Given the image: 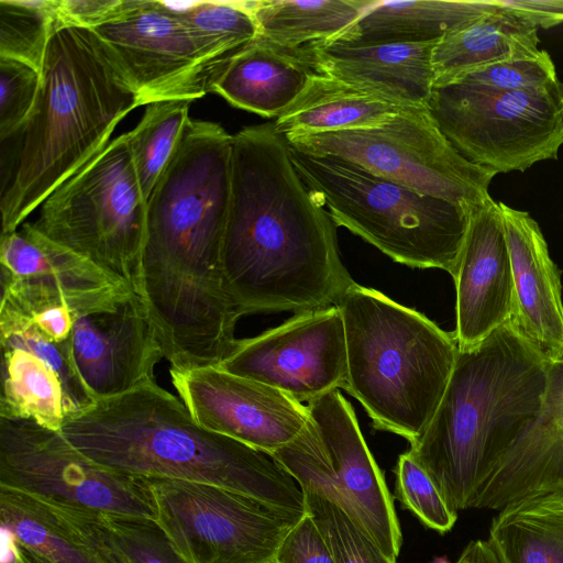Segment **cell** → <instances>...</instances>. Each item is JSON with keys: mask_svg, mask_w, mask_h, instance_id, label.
I'll return each mask as SVG.
<instances>
[{"mask_svg": "<svg viewBox=\"0 0 563 563\" xmlns=\"http://www.w3.org/2000/svg\"><path fill=\"white\" fill-rule=\"evenodd\" d=\"M232 142L190 119L146 201L141 296L175 371L219 366L238 342L222 275Z\"/></svg>", "mask_w": 563, "mask_h": 563, "instance_id": "6da1fadb", "label": "cell"}, {"mask_svg": "<svg viewBox=\"0 0 563 563\" xmlns=\"http://www.w3.org/2000/svg\"><path fill=\"white\" fill-rule=\"evenodd\" d=\"M222 275L240 317L338 306L355 283L342 263L335 223L273 123L233 134Z\"/></svg>", "mask_w": 563, "mask_h": 563, "instance_id": "7a4b0ae2", "label": "cell"}, {"mask_svg": "<svg viewBox=\"0 0 563 563\" xmlns=\"http://www.w3.org/2000/svg\"><path fill=\"white\" fill-rule=\"evenodd\" d=\"M60 433L113 472L216 485L306 514L300 486L271 455L203 428L155 382L98 399L69 417Z\"/></svg>", "mask_w": 563, "mask_h": 563, "instance_id": "3957f363", "label": "cell"}, {"mask_svg": "<svg viewBox=\"0 0 563 563\" xmlns=\"http://www.w3.org/2000/svg\"><path fill=\"white\" fill-rule=\"evenodd\" d=\"M547 379L548 362L509 322L459 349L437 412L408 450L454 511L472 508L534 421Z\"/></svg>", "mask_w": 563, "mask_h": 563, "instance_id": "277c9868", "label": "cell"}, {"mask_svg": "<svg viewBox=\"0 0 563 563\" xmlns=\"http://www.w3.org/2000/svg\"><path fill=\"white\" fill-rule=\"evenodd\" d=\"M139 106L137 95L92 31L57 29L21 132L13 178L1 195V233L18 230L56 188L100 154L118 123Z\"/></svg>", "mask_w": 563, "mask_h": 563, "instance_id": "5b68a950", "label": "cell"}, {"mask_svg": "<svg viewBox=\"0 0 563 563\" xmlns=\"http://www.w3.org/2000/svg\"><path fill=\"white\" fill-rule=\"evenodd\" d=\"M338 307L347 354L343 389L363 406L375 429L415 443L448 387L459 352L454 333L357 283Z\"/></svg>", "mask_w": 563, "mask_h": 563, "instance_id": "8992f818", "label": "cell"}, {"mask_svg": "<svg viewBox=\"0 0 563 563\" xmlns=\"http://www.w3.org/2000/svg\"><path fill=\"white\" fill-rule=\"evenodd\" d=\"M290 157L336 227L396 263L454 275L474 207L421 194L340 158L291 147Z\"/></svg>", "mask_w": 563, "mask_h": 563, "instance_id": "52a82bcc", "label": "cell"}, {"mask_svg": "<svg viewBox=\"0 0 563 563\" xmlns=\"http://www.w3.org/2000/svg\"><path fill=\"white\" fill-rule=\"evenodd\" d=\"M145 224L146 200L126 133L56 188L32 222L140 296Z\"/></svg>", "mask_w": 563, "mask_h": 563, "instance_id": "ba28073f", "label": "cell"}, {"mask_svg": "<svg viewBox=\"0 0 563 563\" xmlns=\"http://www.w3.org/2000/svg\"><path fill=\"white\" fill-rule=\"evenodd\" d=\"M305 405L309 415L306 428L271 456L301 489L340 506L396 561L402 537L393 497L351 404L333 389Z\"/></svg>", "mask_w": 563, "mask_h": 563, "instance_id": "9c48e42d", "label": "cell"}, {"mask_svg": "<svg viewBox=\"0 0 563 563\" xmlns=\"http://www.w3.org/2000/svg\"><path fill=\"white\" fill-rule=\"evenodd\" d=\"M427 109L453 147L494 172H525L563 145V82L490 91L462 81L433 86Z\"/></svg>", "mask_w": 563, "mask_h": 563, "instance_id": "30bf717a", "label": "cell"}, {"mask_svg": "<svg viewBox=\"0 0 563 563\" xmlns=\"http://www.w3.org/2000/svg\"><path fill=\"white\" fill-rule=\"evenodd\" d=\"M302 153L340 158L424 195L475 207L497 175L464 158L427 107H410L364 129L285 135Z\"/></svg>", "mask_w": 563, "mask_h": 563, "instance_id": "8fae6325", "label": "cell"}, {"mask_svg": "<svg viewBox=\"0 0 563 563\" xmlns=\"http://www.w3.org/2000/svg\"><path fill=\"white\" fill-rule=\"evenodd\" d=\"M156 521L189 563H275L306 515L216 485L147 478Z\"/></svg>", "mask_w": 563, "mask_h": 563, "instance_id": "7c38bea8", "label": "cell"}, {"mask_svg": "<svg viewBox=\"0 0 563 563\" xmlns=\"http://www.w3.org/2000/svg\"><path fill=\"white\" fill-rule=\"evenodd\" d=\"M0 487L63 507L156 520L147 478L104 468L60 433L29 420L0 418Z\"/></svg>", "mask_w": 563, "mask_h": 563, "instance_id": "4fadbf2b", "label": "cell"}, {"mask_svg": "<svg viewBox=\"0 0 563 563\" xmlns=\"http://www.w3.org/2000/svg\"><path fill=\"white\" fill-rule=\"evenodd\" d=\"M141 106L202 98L219 73L189 27L159 0H124L120 11L90 29Z\"/></svg>", "mask_w": 563, "mask_h": 563, "instance_id": "5bb4252c", "label": "cell"}, {"mask_svg": "<svg viewBox=\"0 0 563 563\" xmlns=\"http://www.w3.org/2000/svg\"><path fill=\"white\" fill-rule=\"evenodd\" d=\"M307 404L344 387L347 354L338 306L296 313L278 327L243 340L219 365Z\"/></svg>", "mask_w": 563, "mask_h": 563, "instance_id": "9a60e30c", "label": "cell"}, {"mask_svg": "<svg viewBox=\"0 0 563 563\" xmlns=\"http://www.w3.org/2000/svg\"><path fill=\"white\" fill-rule=\"evenodd\" d=\"M169 372L196 422L268 455L295 440L309 421L305 404L219 366Z\"/></svg>", "mask_w": 563, "mask_h": 563, "instance_id": "2e32d148", "label": "cell"}, {"mask_svg": "<svg viewBox=\"0 0 563 563\" xmlns=\"http://www.w3.org/2000/svg\"><path fill=\"white\" fill-rule=\"evenodd\" d=\"M73 355L84 383L98 400L155 382L154 368L164 351L145 301L130 292L77 319Z\"/></svg>", "mask_w": 563, "mask_h": 563, "instance_id": "e0dca14e", "label": "cell"}, {"mask_svg": "<svg viewBox=\"0 0 563 563\" xmlns=\"http://www.w3.org/2000/svg\"><path fill=\"white\" fill-rule=\"evenodd\" d=\"M459 349H470L507 323L514 310V275L499 205L492 197L473 208L452 276Z\"/></svg>", "mask_w": 563, "mask_h": 563, "instance_id": "ac0fdd59", "label": "cell"}, {"mask_svg": "<svg viewBox=\"0 0 563 563\" xmlns=\"http://www.w3.org/2000/svg\"><path fill=\"white\" fill-rule=\"evenodd\" d=\"M514 275L509 323L548 363L563 357L561 272L538 222L498 202Z\"/></svg>", "mask_w": 563, "mask_h": 563, "instance_id": "d6986e66", "label": "cell"}, {"mask_svg": "<svg viewBox=\"0 0 563 563\" xmlns=\"http://www.w3.org/2000/svg\"><path fill=\"white\" fill-rule=\"evenodd\" d=\"M563 493V357L548 363L540 411L477 494L472 508L503 509Z\"/></svg>", "mask_w": 563, "mask_h": 563, "instance_id": "ffe728a7", "label": "cell"}, {"mask_svg": "<svg viewBox=\"0 0 563 563\" xmlns=\"http://www.w3.org/2000/svg\"><path fill=\"white\" fill-rule=\"evenodd\" d=\"M432 43L338 41L316 49V73L368 89L404 107H427L433 84Z\"/></svg>", "mask_w": 563, "mask_h": 563, "instance_id": "44dd1931", "label": "cell"}, {"mask_svg": "<svg viewBox=\"0 0 563 563\" xmlns=\"http://www.w3.org/2000/svg\"><path fill=\"white\" fill-rule=\"evenodd\" d=\"M0 266L1 280L36 283L92 308L132 292L87 258L41 234L32 222L1 233Z\"/></svg>", "mask_w": 563, "mask_h": 563, "instance_id": "7402d4cb", "label": "cell"}, {"mask_svg": "<svg viewBox=\"0 0 563 563\" xmlns=\"http://www.w3.org/2000/svg\"><path fill=\"white\" fill-rule=\"evenodd\" d=\"M312 66L255 40L232 56L212 85L230 104L264 118H278L308 86Z\"/></svg>", "mask_w": 563, "mask_h": 563, "instance_id": "603a6c76", "label": "cell"}, {"mask_svg": "<svg viewBox=\"0 0 563 563\" xmlns=\"http://www.w3.org/2000/svg\"><path fill=\"white\" fill-rule=\"evenodd\" d=\"M373 1H250L258 30L255 40L310 64L309 58L313 51L338 41L351 40L360 18Z\"/></svg>", "mask_w": 563, "mask_h": 563, "instance_id": "cb8c5ba5", "label": "cell"}, {"mask_svg": "<svg viewBox=\"0 0 563 563\" xmlns=\"http://www.w3.org/2000/svg\"><path fill=\"white\" fill-rule=\"evenodd\" d=\"M539 43L537 26L496 7L495 11L435 43L432 51L433 86L451 82L495 64L536 56L541 52Z\"/></svg>", "mask_w": 563, "mask_h": 563, "instance_id": "d4e9b609", "label": "cell"}, {"mask_svg": "<svg viewBox=\"0 0 563 563\" xmlns=\"http://www.w3.org/2000/svg\"><path fill=\"white\" fill-rule=\"evenodd\" d=\"M407 108L368 89L314 73L273 125L283 135L373 128Z\"/></svg>", "mask_w": 563, "mask_h": 563, "instance_id": "484cf974", "label": "cell"}, {"mask_svg": "<svg viewBox=\"0 0 563 563\" xmlns=\"http://www.w3.org/2000/svg\"><path fill=\"white\" fill-rule=\"evenodd\" d=\"M48 505L101 563H189L154 519Z\"/></svg>", "mask_w": 563, "mask_h": 563, "instance_id": "4316f807", "label": "cell"}, {"mask_svg": "<svg viewBox=\"0 0 563 563\" xmlns=\"http://www.w3.org/2000/svg\"><path fill=\"white\" fill-rule=\"evenodd\" d=\"M495 10L490 0H374L349 41L363 44L439 42Z\"/></svg>", "mask_w": 563, "mask_h": 563, "instance_id": "83f0119b", "label": "cell"}, {"mask_svg": "<svg viewBox=\"0 0 563 563\" xmlns=\"http://www.w3.org/2000/svg\"><path fill=\"white\" fill-rule=\"evenodd\" d=\"M73 415L64 385L46 360L23 347L1 345L0 418L60 431Z\"/></svg>", "mask_w": 563, "mask_h": 563, "instance_id": "f1b7e54d", "label": "cell"}, {"mask_svg": "<svg viewBox=\"0 0 563 563\" xmlns=\"http://www.w3.org/2000/svg\"><path fill=\"white\" fill-rule=\"evenodd\" d=\"M487 541L503 563H563V493L526 498L500 509Z\"/></svg>", "mask_w": 563, "mask_h": 563, "instance_id": "f546056e", "label": "cell"}, {"mask_svg": "<svg viewBox=\"0 0 563 563\" xmlns=\"http://www.w3.org/2000/svg\"><path fill=\"white\" fill-rule=\"evenodd\" d=\"M0 520L14 542L51 563H101L47 503L29 494L0 487Z\"/></svg>", "mask_w": 563, "mask_h": 563, "instance_id": "4dcf8cb0", "label": "cell"}, {"mask_svg": "<svg viewBox=\"0 0 563 563\" xmlns=\"http://www.w3.org/2000/svg\"><path fill=\"white\" fill-rule=\"evenodd\" d=\"M189 100L147 103L139 124L126 133L136 176L147 201L190 120Z\"/></svg>", "mask_w": 563, "mask_h": 563, "instance_id": "1f68e13d", "label": "cell"}, {"mask_svg": "<svg viewBox=\"0 0 563 563\" xmlns=\"http://www.w3.org/2000/svg\"><path fill=\"white\" fill-rule=\"evenodd\" d=\"M174 13L189 27L219 75L230 58L258 34L250 1H189Z\"/></svg>", "mask_w": 563, "mask_h": 563, "instance_id": "d6a6232c", "label": "cell"}, {"mask_svg": "<svg viewBox=\"0 0 563 563\" xmlns=\"http://www.w3.org/2000/svg\"><path fill=\"white\" fill-rule=\"evenodd\" d=\"M63 25L58 0H0V57L41 71L48 42Z\"/></svg>", "mask_w": 563, "mask_h": 563, "instance_id": "836d02e7", "label": "cell"}, {"mask_svg": "<svg viewBox=\"0 0 563 563\" xmlns=\"http://www.w3.org/2000/svg\"><path fill=\"white\" fill-rule=\"evenodd\" d=\"M301 490L306 514L316 523L335 563H397L340 506L312 490Z\"/></svg>", "mask_w": 563, "mask_h": 563, "instance_id": "e575fe53", "label": "cell"}, {"mask_svg": "<svg viewBox=\"0 0 563 563\" xmlns=\"http://www.w3.org/2000/svg\"><path fill=\"white\" fill-rule=\"evenodd\" d=\"M395 497L428 528L449 532L456 519L426 471L407 452L399 455L396 468Z\"/></svg>", "mask_w": 563, "mask_h": 563, "instance_id": "d590c367", "label": "cell"}, {"mask_svg": "<svg viewBox=\"0 0 563 563\" xmlns=\"http://www.w3.org/2000/svg\"><path fill=\"white\" fill-rule=\"evenodd\" d=\"M41 71L7 57H0V140L23 131L34 108Z\"/></svg>", "mask_w": 563, "mask_h": 563, "instance_id": "8d00e7d4", "label": "cell"}, {"mask_svg": "<svg viewBox=\"0 0 563 563\" xmlns=\"http://www.w3.org/2000/svg\"><path fill=\"white\" fill-rule=\"evenodd\" d=\"M556 79L559 78L551 56L541 49L536 56L495 64L453 81L490 91L508 92L539 88Z\"/></svg>", "mask_w": 563, "mask_h": 563, "instance_id": "74e56055", "label": "cell"}, {"mask_svg": "<svg viewBox=\"0 0 563 563\" xmlns=\"http://www.w3.org/2000/svg\"><path fill=\"white\" fill-rule=\"evenodd\" d=\"M275 563H335L330 549L307 514L283 540Z\"/></svg>", "mask_w": 563, "mask_h": 563, "instance_id": "f35d334b", "label": "cell"}, {"mask_svg": "<svg viewBox=\"0 0 563 563\" xmlns=\"http://www.w3.org/2000/svg\"><path fill=\"white\" fill-rule=\"evenodd\" d=\"M124 0H58L64 25L93 29L117 14Z\"/></svg>", "mask_w": 563, "mask_h": 563, "instance_id": "ab89813d", "label": "cell"}, {"mask_svg": "<svg viewBox=\"0 0 563 563\" xmlns=\"http://www.w3.org/2000/svg\"><path fill=\"white\" fill-rule=\"evenodd\" d=\"M500 9L526 19L534 26L550 29L563 23V0H492Z\"/></svg>", "mask_w": 563, "mask_h": 563, "instance_id": "60d3db41", "label": "cell"}, {"mask_svg": "<svg viewBox=\"0 0 563 563\" xmlns=\"http://www.w3.org/2000/svg\"><path fill=\"white\" fill-rule=\"evenodd\" d=\"M466 547L470 550L472 563H503L487 540L471 541Z\"/></svg>", "mask_w": 563, "mask_h": 563, "instance_id": "b9f144b4", "label": "cell"}, {"mask_svg": "<svg viewBox=\"0 0 563 563\" xmlns=\"http://www.w3.org/2000/svg\"><path fill=\"white\" fill-rule=\"evenodd\" d=\"M11 545L13 563H51L43 556L25 549L14 541Z\"/></svg>", "mask_w": 563, "mask_h": 563, "instance_id": "7bdbcfd3", "label": "cell"}, {"mask_svg": "<svg viewBox=\"0 0 563 563\" xmlns=\"http://www.w3.org/2000/svg\"><path fill=\"white\" fill-rule=\"evenodd\" d=\"M456 563H472L471 553L467 547H465Z\"/></svg>", "mask_w": 563, "mask_h": 563, "instance_id": "ee69618b", "label": "cell"}, {"mask_svg": "<svg viewBox=\"0 0 563 563\" xmlns=\"http://www.w3.org/2000/svg\"><path fill=\"white\" fill-rule=\"evenodd\" d=\"M432 563H451L446 558H438Z\"/></svg>", "mask_w": 563, "mask_h": 563, "instance_id": "f6af8a7d", "label": "cell"}]
</instances>
